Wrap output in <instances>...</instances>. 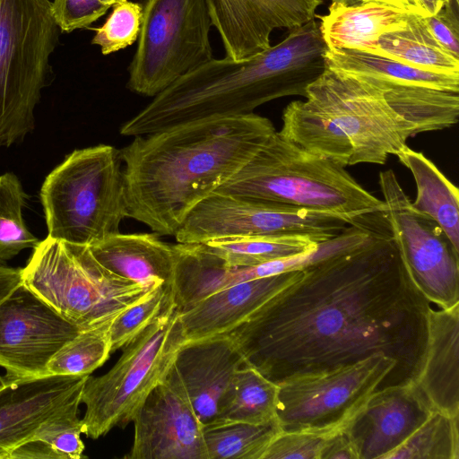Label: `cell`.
<instances>
[{"label":"cell","mask_w":459,"mask_h":459,"mask_svg":"<svg viewBox=\"0 0 459 459\" xmlns=\"http://www.w3.org/2000/svg\"><path fill=\"white\" fill-rule=\"evenodd\" d=\"M276 132L249 113L182 123L134 136L120 151L128 218L174 236L189 212L233 177Z\"/></svg>","instance_id":"obj_2"},{"label":"cell","mask_w":459,"mask_h":459,"mask_svg":"<svg viewBox=\"0 0 459 459\" xmlns=\"http://www.w3.org/2000/svg\"><path fill=\"white\" fill-rule=\"evenodd\" d=\"M433 410L415 384L384 388L370 395L343 432L358 459H387Z\"/></svg>","instance_id":"obj_16"},{"label":"cell","mask_w":459,"mask_h":459,"mask_svg":"<svg viewBox=\"0 0 459 459\" xmlns=\"http://www.w3.org/2000/svg\"><path fill=\"white\" fill-rule=\"evenodd\" d=\"M22 279L36 296L80 330L116 319L153 290L106 269L88 246L48 236L33 248Z\"/></svg>","instance_id":"obj_5"},{"label":"cell","mask_w":459,"mask_h":459,"mask_svg":"<svg viewBox=\"0 0 459 459\" xmlns=\"http://www.w3.org/2000/svg\"><path fill=\"white\" fill-rule=\"evenodd\" d=\"M277 420L265 424L216 420L204 425L209 459H262L281 431Z\"/></svg>","instance_id":"obj_29"},{"label":"cell","mask_w":459,"mask_h":459,"mask_svg":"<svg viewBox=\"0 0 459 459\" xmlns=\"http://www.w3.org/2000/svg\"><path fill=\"white\" fill-rule=\"evenodd\" d=\"M423 20L437 43L459 58V21L444 9L435 15L423 17Z\"/></svg>","instance_id":"obj_37"},{"label":"cell","mask_w":459,"mask_h":459,"mask_svg":"<svg viewBox=\"0 0 459 459\" xmlns=\"http://www.w3.org/2000/svg\"><path fill=\"white\" fill-rule=\"evenodd\" d=\"M215 193L334 214L373 234H391L383 200L362 187L344 167L304 150L277 131Z\"/></svg>","instance_id":"obj_3"},{"label":"cell","mask_w":459,"mask_h":459,"mask_svg":"<svg viewBox=\"0 0 459 459\" xmlns=\"http://www.w3.org/2000/svg\"><path fill=\"white\" fill-rule=\"evenodd\" d=\"M332 4L334 5H343V6H349L357 4L362 2H365L366 0H331Z\"/></svg>","instance_id":"obj_43"},{"label":"cell","mask_w":459,"mask_h":459,"mask_svg":"<svg viewBox=\"0 0 459 459\" xmlns=\"http://www.w3.org/2000/svg\"><path fill=\"white\" fill-rule=\"evenodd\" d=\"M110 7L100 0H54L52 14L61 31L71 32L90 26Z\"/></svg>","instance_id":"obj_36"},{"label":"cell","mask_w":459,"mask_h":459,"mask_svg":"<svg viewBox=\"0 0 459 459\" xmlns=\"http://www.w3.org/2000/svg\"><path fill=\"white\" fill-rule=\"evenodd\" d=\"M77 398L48 418L32 437L18 446L9 459H81L84 444Z\"/></svg>","instance_id":"obj_26"},{"label":"cell","mask_w":459,"mask_h":459,"mask_svg":"<svg viewBox=\"0 0 459 459\" xmlns=\"http://www.w3.org/2000/svg\"><path fill=\"white\" fill-rule=\"evenodd\" d=\"M350 225L334 214L214 192L189 212L174 236L188 244L264 235H301L323 243Z\"/></svg>","instance_id":"obj_12"},{"label":"cell","mask_w":459,"mask_h":459,"mask_svg":"<svg viewBox=\"0 0 459 459\" xmlns=\"http://www.w3.org/2000/svg\"><path fill=\"white\" fill-rule=\"evenodd\" d=\"M106 269L152 290L172 284L175 269L174 244L156 233H117L88 247Z\"/></svg>","instance_id":"obj_21"},{"label":"cell","mask_w":459,"mask_h":459,"mask_svg":"<svg viewBox=\"0 0 459 459\" xmlns=\"http://www.w3.org/2000/svg\"><path fill=\"white\" fill-rule=\"evenodd\" d=\"M60 31L49 0H0V146L33 128Z\"/></svg>","instance_id":"obj_7"},{"label":"cell","mask_w":459,"mask_h":459,"mask_svg":"<svg viewBox=\"0 0 459 459\" xmlns=\"http://www.w3.org/2000/svg\"><path fill=\"white\" fill-rule=\"evenodd\" d=\"M429 302L411 282L392 235L321 258L225 335L246 365L279 385L375 355L415 384Z\"/></svg>","instance_id":"obj_1"},{"label":"cell","mask_w":459,"mask_h":459,"mask_svg":"<svg viewBox=\"0 0 459 459\" xmlns=\"http://www.w3.org/2000/svg\"><path fill=\"white\" fill-rule=\"evenodd\" d=\"M348 142L352 165H384L412 137L409 125L385 102L371 83L326 67L305 97Z\"/></svg>","instance_id":"obj_10"},{"label":"cell","mask_w":459,"mask_h":459,"mask_svg":"<svg viewBox=\"0 0 459 459\" xmlns=\"http://www.w3.org/2000/svg\"><path fill=\"white\" fill-rule=\"evenodd\" d=\"M379 186L391 234L415 288L439 308L459 304V250L434 219L413 206L392 169L379 173Z\"/></svg>","instance_id":"obj_11"},{"label":"cell","mask_w":459,"mask_h":459,"mask_svg":"<svg viewBox=\"0 0 459 459\" xmlns=\"http://www.w3.org/2000/svg\"><path fill=\"white\" fill-rule=\"evenodd\" d=\"M387 459H459V416L434 409Z\"/></svg>","instance_id":"obj_31"},{"label":"cell","mask_w":459,"mask_h":459,"mask_svg":"<svg viewBox=\"0 0 459 459\" xmlns=\"http://www.w3.org/2000/svg\"><path fill=\"white\" fill-rule=\"evenodd\" d=\"M80 331L22 283L0 302V367L21 377L49 375L51 358Z\"/></svg>","instance_id":"obj_13"},{"label":"cell","mask_w":459,"mask_h":459,"mask_svg":"<svg viewBox=\"0 0 459 459\" xmlns=\"http://www.w3.org/2000/svg\"><path fill=\"white\" fill-rule=\"evenodd\" d=\"M22 270L0 264V302L22 283Z\"/></svg>","instance_id":"obj_39"},{"label":"cell","mask_w":459,"mask_h":459,"mask_svg":"<svg viewBox=\"0 0 459 459\" xmlns=\"http://www.w3.org/2000/svg\"><path fill=\"white\" fill-rule=\"evenodd\" d=\"M114 320L81 330L54 354L47 367L48 374L89 376L101 367L111 353L110 327Z\"/></svg>","instance_id":"obj_30"},{"label":"cell","mask_w":459,"mask_h":459,"mask_svg":"<svg viewBox=\"0 0 459 459\" xmlns=\"http://www.w3.org/2000/svg\"><path fill=\"white\" fill-rule=\"evenodd\" d=\"M174 299L134 341L123 348L113 368L89 376L81 403L86 406L82 434L97 439L114 428H126L152 391L164 380L186 342Z\"/></svg>","instance_id":"obj_6"},{"label":"cell","mask_w":459,"mask_h":459,"mask_svg":"<svg viewBox=\"0 0 459 459\" xmlns=\"http://www.w3.org/2000/svg\"><path fill=\"white\" fill-rule=\"evenodd\" d=\"M319 16L320 30L328 48L374 52L379 37L403 28L411 13L375 1L343 6L331 4Z\"/></svg>","instance_id":"obj_22"},{"label":"cell","mask_w":459,"mask_h":459,"mask_svg":"<svg viewBox=\"0 0 459 459\" xmlns=\"http://www.w3.org/2000/svg\"><path fill=\"white\" fill-rule=\"evenodd\" d=\"M300 273L292 270L243 281L179 309L186 342L229 333Z\"/></svg>","instance_id":"obj_19"},{"label":"cell","mask_w":459,"mask_h":459,"mask_svg":"<svg viewBox=\"0 0 459 459\" xmlns=\"http://www.w3.org/2000/svg\"><path fill=\"white\" fill-rule=\"evenodd\" d=\"M212 26L206 0H145L126 87L153 98L210 61Z\"/></svg>","instance_id":"obj_8"},{"label":"cell","mask_w":459,"mask_h":459,"mask_svg":"<svg viewBox=\"0 0 459 459\" xmlns=\"http://www.w3.org/2000/svg\"><path fill=\"white\" fill-rule=\"evenodd\" d=\"M172 284L160 286L121 313L111 324V353L134 341L173 300Z\"/></svg>","instance_id":"obj_33"},{"label":"cell","mask_w":459,"mask_h":459,"mask_svg":"<svg viewBox=\"0 0 459 459\" xmlns=\"http://www.w3.org/2000/svg\"><path fill=\"white\" fill-rule=\"evenodd\" d=\"M321 459H358L355 449L343 429L329 437Z\"/></svg>","instance_id":"obj_38"},{"label":"cell","mask_w":459,"mask_h":459,"mask_svg":"<svg viewBox=\"0 0 459 459\" xmlns=\"http://www.w3.org/2000/svg\"><path fill=\"white\" fill-rule=\"evenodd\" d=\"M324 0H206L225 56L246 59L268 48L272 32L291 30L316 18Z\"/></svg>","instance_id":"obj_15"},{"label":"cell","mask_w":459,"mask_h":459,"mask_svg":"<svg viewBox=\"0 0 459 459\" xmlns=\"http://www.w3.org/2000/svg\"><path fill=\"white\" fill-rule=\"evenodd\" d=\"M244 365L225 335L186 342L178 351L174 367L204 425L218 418L236 373Z\"/></svg>","instance_id":"obj_18"},{"label":"cell","mask_w":459,"mask_h":459,"mask_svg":"<svg viewBox=\"0 0 459 459\" xmlns=\"http://www.w3.org/2000/svg\"><path fill=\"white\" fill-rule=\"evenodd\" d=\"M373 53L421 70L459 74V58L437 43L423 17L415 13H410L403 28L382 34Z\"/></svg>","instance_id":"obj_25"},{"label":"cell","mask_w":459,"mask_h":459,"mask_svg":"<svg viewBox=\"0 0 459 459\" xmlns=\"http://www.w3.org/2000/svg\"><path fill=\"white\" fill-rule=\"evenodd\" d=\"M411 171L417 195L413 206L434 219L459 250V193L457 187L422 152L404 146L397 154Z\"/></svg>","instance_id":"obj_24"},{"label":"cell","mask_w":459,"mask_h":459,"mask_svg":"<svg viewBox=\"0 0 459 459\" xmlns=\"http://www.w3.org/2000/svg\"><path fill=\"white\" fill-rule=\"evenodd\" d=\"M407 385L394 359L371 356L279 384L276 420L282 431H342L373 393Z\"/></svg>","instance_id":"obj_9"},{"label":"cell","mask_w":459,"mask_h":459,"mask_svg":"<svg viewBox=\"0 0 459 459\" xmlns=\"http://www.w3.org/2000/svg\"><path fill=\"white\" fill-rule=\"evenodd\" d=\"M200 244L229 266H254L311 251L319 243L301 235H264L227 238Z\"/></svg>","instance_id":"obj_27"},{"label":"cell","mask_w":459,"mask_h":459,"mask_svg":"<svg viewBox=\"0 0 459 459\" xmlns=\"http://www.w3.org/2000/svg\"><path fill=\"white\" fill-rule=\"evenodd\" d=\"M133 422L134 441L126 459H209L204 424L174 364Z\"/></svg>","instance_id":"obj_14"},{"label":"cell","mask_w":459,"mask_h":459,"mask_svg":"<svg viewBox=\"0 0 459 459\" xmlns=\"http://www.w3.org/2000/svg\"><path fill=\"white\" fill-rule=\"evenodd\" d=\"M40 198L52 238L89 247L119 233L128 218L119 149L74 151L48 175Z\"/></svg>","instance_id":"obj_4"},{"label":"cell","mask_w":459,"mask_h":459,"mask_svg":"<svg viewBox=\"0 0 459 459\" xmlns=\"http://www.w3.org/2000/svg\"><path fill=\"white\" fill-rule=\"evenodd\" d=\"M278 391V385L245 364L237 371L216 420L252 424L273 421Z\"/></svg>","instance_id":"obj_28"},{"label":"cell","mask_w":459,"mask_h":459,"mask_svg":"<svg viewBox=\"0 0 459 459\" xmlns=\"http://www.w3.org/2000/svg\"><path fill=\"white\" fill-rule=\"evenodd\" d=\"M366 1H375L379 3H384L386 4H390L392 6L403 9L411 13H417L416 6L414 4V0H366ZM365 1V2H366Z\"/></svg>","instance_id":"obj_41"},{"label":"cell","mask_w":459,"mask_h":459,"mask_svg":"<svg viewBox=\"0 0 459 459\" xmlns=\"http://www.w3.org/2000/svg\"><path fill=\"white\" fill-rule=\"evenodd\" d=\"M105 4L108 5L109 7H112L113 4L116 3L121 1V0H100Z\"/></svg>","instance_id":"obj_44"},{"label":"cell","mask_w":459,"mask_h":459,"mask_svg":"<svg viewBox=\"0 0 459 459\" xmlns=\"http://www.w3.org/2000/svg\"><path fill=\"white\" fill-rule=\"evenodd\" d=\"M334 433L281 430L262 459H321L329 437Z\"/></svg>","instance_id":"obj_35"},{"label":"cell","mask_w":459,"mask_h":459,"mask_svg":"<svg viewBox=\"0 0 459 459\" xmlns=\"http://www.w3.org/2000/svg\"><path fill=\"white\" fill-rule=\"evenodd\" d=\"M448 0H414L417 13L422 17H429L439 13L447 4Z\"/></svg>","instance_id":"obj_40"},{"label":"cell","mask_w":459,"mask_h":459,"mask_svg":"<svg viewBox=\"0 0 459 459\" xmlns=\"http://www.w3.org/2000/svg\"><path fill=\"white\" fill-rule=\"evenodd\" d=\"M415 385L435 410L459 416V304L429 308L426 354Z\"/></svg>","instance_id":"obj_20"},{"label":"cell","mask_w":459,"mask_h":459,"mask_svg":"<svg viewBox=\"0 0 459 459\" xmlns=\"http://www.w3.org/2000/svg\"><path fill=\"white\" fill-rule=\"evenodd\" d=\"M89 376H1L0 459H9L48 418L81 398Z\"/></svg>","instance_id":"obj_17"},{"label":"cell","mask_w":459,"mask_h":459,"mask_svg":"<svg viewBox=\"0 0 459 459\" xmlns=\"http://www.w3.org/2000/svg\"><path fill=\"white\" fill-rule=\"evenodd\" d=\"M25 199L26 195L15 175L0 176V264L24 249L34 248L39 242L24 223Z\"/></svg>","instance_id":"obj_32"},{"label":"cell","mask_w":459,"mask_h":459,"mask_svg":"<svg viewBox=\"0 0 459 459\" xmlns=\"http://www.w3.org/2000/svg\"><path fill=\"white\" fill-rule=\"evenodd\" d=\"M443 9L453 18L459 21V0H448Z\"/></svg>","instance_id":"obj_42"},{"label":"cell","mask_w":459,"mask_h":459,"mask_svg":"<svg viewBox=\"0 0 459 459\" xmlns=\"http://www.w3.org/2000/svg\"><path fill=\"white\" fill-rule=\"evenodd\" d=\"M142 19V4L121 0L112 5L104 23L95 29L91 44L99 46L103 55L122 50L138 39Z\"/></svg>","instance_id":"obj_34"},{"label":"cell","mask_w":459,"mask_h":459,"mask_svg":"<svg viewBox=\"0 0 459 459\" xmlns=\"http://www.w3.org/2000/svg\"><path fill=\"white\" fill-rule=\"evenodd\" d=\"M326 67L363 81L386 85H423L459 91V74L413 67L380 54L353 48H327Z\"/></svg>","instance_id":"obj_23"}]
</instances>
